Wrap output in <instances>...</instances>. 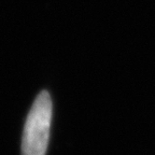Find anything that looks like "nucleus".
Returning <instances> with one entry per match:
<instances>
[{
  "label": "nucleus",
  "instance_id": "f257e3e1",
  "mask_svg": "<svg viewBox=\"0 0 155 155\" xmlns=\"http://www.w3.org/2000/svg\"><path fill=\"white\" fill-rule=\"evenodd\" d=\"M53 104L46 91L39 93L29 110L22 137V155H45L51 134Z\"/></svg>",
  "mask_w": 155,
  "mask_h": 155
}]
</instances>
